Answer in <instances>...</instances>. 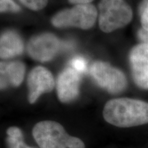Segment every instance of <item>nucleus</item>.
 <instances>
[{
  "label": "nucleus",
  "instance_id": "423d86ee",
  "mask_svg": "<svg viewBox=\"0 0 148 148\" xmlns=\"http://www.w3.org/2000/svg\"><path fill=\"white\" fill-rule=\"evenodd\" d=\"M60 48V42L55 35L44 33L31 38L27 45V51L34 60L46 62L52 59Z\"/></svg>",
  "mask_w": 148,
  "mask_h": 148
},
{
  "label": "nucleus",
  "instance_id": "39448f33",
  "mask_svg": "<svg viewBox=\"0 0 148 148\" xmlns=\"http://www.w3.org/2000/svg\"><path fill=\"white\" fill-rule=\"evenodd\" d=\"M90 73L96 83L111 94L119 93L127 86L123 72L106 62H95L90 66Z\"/></svg>",
  "mask_w": 148,
  "mask_h": 148
},
{
  "label": "nucleus",
  "instance_id": "9d476101",
  "mask_svg": "<svg viewBox=\"0 0 148 148\" xmlns=\"http://www.w3.org/2000/svg\"><path fill=\"white\" fill-rule=\"evenodd\" d=\"M1 88L9 86H18L23 82L25 75V65L23 62L14 61L1 63Z\"/></svg>",
  "mask_w": 148,
  "mask_h": 148
},
{
  "label": "nucleus",
  "instance_id": "f03ea898",
  "mask_svg": "<svg viewBox=\"0 0 148 148\" xmlns=\"http://www.w3.org/2000/svg\"><path fill=\"white\" fill-rule=\"evenodd\" d=\"M32 135L40 148H84L79 138L70 136L60 123L53 121H40L35 125Z\"/></svg>",
  "mask_w": 148,
  "mask_h": 148
},
{
  "label": "nucleus",
  "instance_id": "a211bd4d",
  "mask_svg": "<svg viewBox=\"0 0 148 148\" xmlns=\"http://www.w3.org/2000/svg\"><path fill=\"white\" fill-rule=\"evenodd\" d=\"M93 0H69L70 3H73V4L77 5V4H88Z\"/></svg>",
  "mask_w": 148,
  "mask_h": 148
},
{
  "label": "nucleus",
  "instance_id": "f257e3e1",
  "mask_svg": "<svg viewBox=\"0 0 148 148\" xmlns=\"http://www.w3.org/2000/svg\"><path fill=\"white\" fill-rule=\"evenodd\" d=\"M105 120L120 127H130L148 123V103L130 98L111 99L103 110Z\"/></svg>",
  "mask_w": 148,
  "mask_h": 148
},
{
  "label": "nucleus",
  "instance_id": "9b49d317",
  "mask_svg": "<svg viewBox=\"0 0 148 148\" xmlns=\"http://www.w3.org/2000/svg\"><path fill=\"white\" fill-rule=\"evenodd\" d=\"M23 51V43L21 37L14 31H6L1 34L0 40V56L8 58L19 55Z\"/></svg>",
  "mask_w": 148,
  "mask_h": 148
},
{
  "label": "nucleus",
  "instance_id": "f8f14e48",
  "mask_svg": "<svg viewBox=\"0 0 148 148\" xmlns=\"http://www.w3.org/2000/svg\"><path fill=\"white\" fill-rule=\"evenodd\" d=\"M7 143L9 148H33L23 142V134L17 127H10L7 130Z\"/></svg>",
  "mask_w": 148,
  "mask_h": 148
},
{
  "label": "nucleus",
  "instance_id": "0eeeda50",
  "mask_svg": "<svg viewBox=\"0 0 148 148\" xmlns=\"http://www.w3.org/2000/svg\"><path fill=\"white\" fill-rule=\"evenodd\" d=\"M54 85L53 75L49 70L40 66L34 68L27 78L29 102H36L40 95L51 91Z\"/></svg>",
  "mask_w": 148,
  "mask_h": 148
},
{
  "label": "nucleus",
  "instance_id": "20e7f679",
  "mask_svg": "<svg viewBox=\"0 0 148 148\" xmlns=\"http://www.w3.org/2000/svg\"><path fill=\"white\" fill-rule=\"evenodd\" d=\"M97 16V10L93 5L77 4L58 12L53 16L51 23L58 27L73 26L86 29L94 25Z\"/></svg>",
  "mask_w": 148,
  "mask_h": 148
},
{
  "label": "nucleus",
  "instance_id": "6e6552de",
  "mask_svg": "<svg viewBox=\"0 0 148 148\" xmlns=\"http://www.w3.org/2000/svg\"><path fill=\"white\" fill-rule=\"evenodd\" d=\"M132 77L138 86L148 89V44L135 46L130 53Z\"/></svg>",
  "mask_w": 148,
  "mask_h": 148
},
{
  "label": "nucleus",
  "instance_id": "f3484780",
  "mask_svg": "<svg viewBox=\"0 0 148 148\" xmlns=\"http://www.w3.org/2000/svg\"><path fill=\"white\" fill-rule=\"evenodd\" d=\"M138 36L140 39L145 42V43L148 44V32L144 30L143 29H141L138 32Z\"/></svg>",
  "mask_w": 148,
  "mask_h": 148
},
{
  "label": "nucleus",
  "instance_id": "1a4fd4ad",
  "mask_svg": "<svg viewBox=\"0 0 148 148\" xmlns=\"http://www.w3.org/2000/svg\"><path fill=\"white\" fill-rule=\"evenodd\" d=\"M80 76L73 68H66L61 73L57 80V95L60 101H72L79 95Z\"/></svg>",
  "mask_w": 148,
  "mask_h": 148
},
{
  "label": "nucleus",
  "instance_id": "2eb2a0df",
  "mask_svg": "<svg viewBox=\"0 0 148 148\" xmlns=\"http://www.w3.org/2000/svg\"><path fill=\"white\" fill-rule=\"evenodd\" d=\"M0 10L1 12H16L21 10V8L12 0H0Z\"/></svg>",
  "mask_w": 148,
  "mask_h": 148
},
{
  "label": "nucleus",
  "instance_id": "ddd939ff",
  "mask_svg": "<svg viewBox=\"0 0 148 148\" xmlns=\"http://www.w3.org/2000/svg\"><path fill=\"white\" fill-rule=\"evenodd\" d=\"M138 10L143 29L148 32V0L142 1Z\"/></svg>",
  "mask_w": 148,
  "mask_h": 148
},
{
  "label": "nucleus",
  "instance_id": "dca6fc26",
  "mask_svg": "<svg viewBox=\"0 0 148 148\" xmlns=\"http://www.w3.org/2000/svg\"><path fill=\"white\" fill-rule=\"evenodd\" d=\"M71 64L73 66V69L77 71L78 73L84 72L86 70V67H87L86 61L82 57H75V58H74L71 60Z\"/></svg>",
  "mask_w": 148,
  "mask_h": 148
},
{
  "label": "nucleus",
  "instance_id": "4468645a",
  "mask_svg": "<svg viewBox=\"0 0 148 148\" xmlns=\"http://www.w3.org/2000/svg\"><path fill=\"white\" fill-rule=\"evenodd\" d=\"M22 4L32 10H40L44 8L47 3V0H19Z\"/></svg>",
  "mask_w": 148,
  "mask_h": 148
},
{
  "label": "nucleus",
  "instance_id": "7ed1b4c3",
  "mask_svg": "<svg viewBox=\"0 0 148 148\" xmlns=\"http://www.w3.org/2000/svg\"><path fill=\"white\" fill-rule=\"evenodd\" d=\"M99 27L110 32L125 26L132 18V10L125 0H101L99 3Z\"/></svg>",
  "mask_w": 148,
  "mask_h": 148
}]
</instances>
